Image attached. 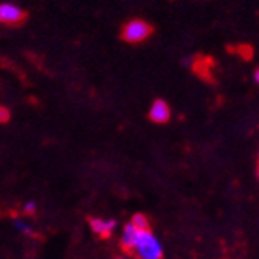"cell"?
I'll list each match as a JSON object with an SVG mask.
<instances>
[{
    "label": "cell",
    "mask_w": 259,
    "mask_h": 259,
    "mask_svg": "<svg viewBox=\"0 0 259 259\" xmlns=\"http://www.w3.org/2000/svg\"><path fill=\"white\" fill-rule=\"evenodd\" d=\"M10 116H11L10 110H8L7 107H2V105H0V122H2V124H5V122L10 121Z\"/></svg>",
    "instance_id": "obj_11"
},
{
    "label": "cell",
    "mask_w": 259,
    "mask_h": 259,
    "mask_svg": "<svg viewBox=\"0 0 259 259\" xmlns=\"http://www.w3.org/2000/svg\"><path fill=\"white\" fill-rule=\"evenodd\" d=\"M134 253L139 259H162L164 248L161 240L156 237L151 229L139 231L134 243Z\"/></svg>",
    "instance_id": "obj_1"
},
{
    "label": "cell",
    "mask_w": 259,
    "mask_h": 259,
    "mask_svg": "<svg viewBox=\"0 0 259 259\" xmlns=\"http://www.w3.org/2000/svg\"><path fill=\"white\" fill-rule=\"evenodd\" d=\"M37 211V202L35 200H29L24 204V213L26 215H33Z\"/></svg>",
    "instance_id": "obj_10"
},
{
    "label": "cell",
    "mask_w": 259,
    "mask_h": 259,
    "mask_svg": "<svg viewBox=\"0 0 259 259\" xmlns=\"http://www.w3.org/2000/svg\"><path fill=\"white\" fill-rule=\"evenodd\" d=\"M154 32V27L143 19H131L126 22L121 29V38L126 43L137 45L145 40H148L151 37V33Z\"/></svg>",
    "instance_id": "obj_2"
},
{
    "label": "cell",
    "mask_w": 259,
    "mask_h": 259,
    "mask_svg": "<svg viewBox=\"0 0 259 259\" xmlns=\"http://www.w3.org/2000/svg\"><path fill=\"white\" fill-rule=\"evenodd\" d=\"M29 18V13L11 4H0V24L21 26Z\"/></svg>",
    "instance_id": "obj_3"
},
{
    "label": "cell",
    "mask_w": 259,
    "mask_h": 259,
    "mask_svg": "<svg viewBox=\"0 0 259 259\" xmlns=\"http://www.w3.org/2000/svg\"><path fill=\"white\" fill-rule=\"evenodd\" d=\"M137 229H135L131 223H127L124 229H122V234H121V245L122 248L126 251H134V243H135V237H137Z\"/></svg>",
    "instance_id": "obj_6"
},
{
    "label": "cell",
    "mask_w": 259,
    "mask_h": 259,
    "mask_svg": "<svg viewBox=\"0 0 259 259\" xmlns=\"http://www.w3.org/2000/svg\"><path fill=\"white\" fill-rule=\"evenodd\" d=\"M150 119L156 124H165L170 119V107L162 99H157L150 108Z\"/></svg>",
    "instance_id": "obj_4"
},
{
    "label": "cell",
    "mask_w": 259,
    "mask_h": 259,
    "mask_svg": "<svg viewBox=\"0 0 259 259\" xmlns=\"http://www.w3.org/2000/svg\"><path fill=\"white\" fill-rule=\"evenodd\" d=\"M13 224H15V228H16L19 232L26 234V235H33V228L30 226V224H29L27 221L21 220V218H16V220L13 221Z\"/></svg>",
    "instance_id": "obj_8"
},
{
    "label": "cell",
    "mask_w": 259,
    "mask_h": 259,
    "mask_svg": "<svg viewBox=\"0 0 259 259\" xmlns=\"http://www.w3.org/2000/svg\"><path fill=\"white\" fill-rule=\"evenodd\" d=\"M118 259H127V257H118Z\"/></svg>",
    "instance_id": "obj_13"
},
{
    "label": "cell",
    "mask_w": 259,
    "mask_h": 259,
    "mask_svg": "<svg viewBox=\"0 0 259 259\" xmlns=\"http://www.w3.org/2000/svg\"><path fill=\"white\" fill-rule=\"evenodd\" d=\"M118 221L110 218V220H104V218H91L89 220V226H91L93 232H96L100 237H110L111 232L116 229Z\"/></svg>",
    "instance_id": "obj_5"
},
{
    "label": "cell",
    "mask_w": 259,
    "mask_h": 259,
    "mask_svg": "<svg viewBox=\"0 0 259 259\" xmlns=\"http://www.w3.org/2000/svg\"><path fill=\"white\" fill-rule=\"evenodd\" d=\"M253 80H254V83H257L259 81V70L256 69L254 70V73H253Z\"/></svg>",
    "instance_id": "obj_12"
},
{
    "label": "cell",
    "mask_w": 259,
    "mask_h": 259,
    "mask_svg": "<svg viewBox=\"0 0 259 259\" xmlns=\"http://www.w3.org/2000/svg\"><path fill=\"white\" fill-rule=\"evenodd\" d=\"M232 51H237L246 61H250L253 58V48L250 47V45H240V47H237V50H232Z\"/></svg>",
    "instance_id": "obj_9"
},
{
    "label": "cell",
    "mask_w": 259,
    "mask_h": 259,
    "mask_svg": "<svg viewBox=\"0 0 259 259\" xmlns=\"http://www.w3.org/2000/svg\"><path fill=\"white\" fill-rule=\"evenodd\" d=\"M131 224L137 231H146V229H150V221H148V218L143 215V213H135V215L132 217V220H131Z\"/></svg>",
    "instance_id": "obj_7"
}]
</instances>
